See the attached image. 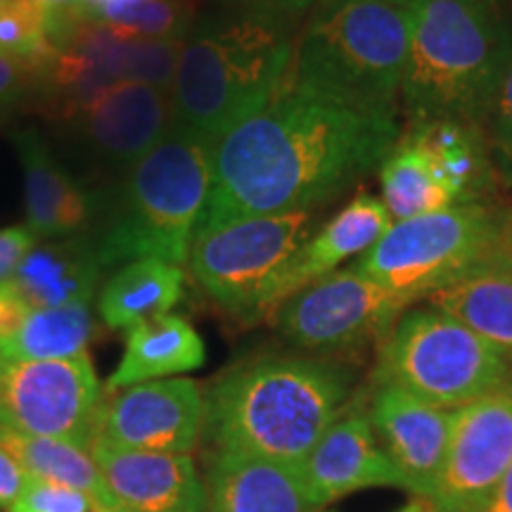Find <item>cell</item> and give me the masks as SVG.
Returning <instances> with one entry per match:
<instances>
[{
	"instance_id": "cell-33",
	"label": "cell",
	"mask_w": 512,
	"mask_h": 512,
	"mask_svg": "<svg viewBox=\"0 0 512 512\" xmlns=\"http://www.w3.org/2000/svg\"><path fill=\"white\" fill-rule=\"evenodd\" d=\"M486 121H489L491 136H494L496 143L512 155V46Z\"/></svg>"
},
{
	"instance_id": "cell-15",
	"label": "cell",
	"mask_w": 512,
	"mask_h": 512,
	"mask_svg": "<svg viewBox=\"0 0 512 512\" xmlns=\"http://www.w3.org/2000/svg\"><path fill=\"white\" fill-rule=\"evenodd\" d=\"M133 34L76 17L57 29L55 50L31 79H41L46 110L67 124L100 95L126 81V50Z\"/></svg>"
},
{
	"instance_id": "cell-45",
	"label": "cell",
	"mask_w": 512,
	"mask_h": 512,
	"mask_svg": "<svg viewBox=\"0 0 512 512\" xmlns=\"http://www.w3.org/2000/svg\"><path fill=\"white\" fill-rule=\"evenodd\" d=\"M0 3H3V0H0Z\"/></svg>"
},
{
	"instance_id": "cell-26",
	"label": "cell",
	"mask_w": 512,
	"mask_h": 512,
	"mask_svg": "<svg viewBox=\"0 0 512 512\" xmlns=\"http://www.w3.org/2000/svg\"><path fill=\"white\" fill-rule=\"evenodd\" d=\"M183 283L181 266L159 259L131 261L102 287L98 311L110 328L128 330L174 309L183 297Z\"/></svg>"
},
{
	"instance_id": "cell-35",
	"label": "cell",
	"mask_w": 512,
	"mask_h": 512,
	"mask_svg": "<svg viewBox=\"0 0 512 512\" xmlns=\"http://www.w3.org/2000/svg\"><path fill=\"white\" fill-rule=\"evenodd\" d=\"M31 83V72L22 62L0 53V121L15 110Z\"/></svg>"
},
{
	"instance_id": "cell-13",
	"label": "cell",
	"mask_w": 512,
	"mask_h": 512,
	"mask_svg": "<svg viewBox=\"0 0 512 512\" xmlns=\"http://www.w3.org/2000/svg\"><path fill=\"white\" fill-rule=\"evenodd\" d=\"M512 465V384L453 411L432 512H479Z\"/></svg>"
},
{
	"instance_id": "cell-39",
	"label": "cell",
	"mask_w": 512,
	"mask_h": 512,
	"mask_svg": "<svg viewBox=\"0 0 512 512\" xmlns=\"http://www.w3.org/2000/svg\"><path fill=\"white\" fill-rule=\"evenodd\" d=\"M479 512H512V465Z\"/></svg>"
},
{
	"instance_id": "cell-4",
	"label": "cell",
	"mask_w": 512,
	"mask_h": 512,
	"mask_svg": "<svg viewBox=\"0 0 512 512\" xmlns=\"http://www.w3.org/2000/svg\"><path fill=\"white\" fill-rule=\"evenodd\" d=\"M512 46L503 0H418L401 100L415 124L486 121Z\"/></svg>"
},
{
	"instance_id": "cell-24",
	"label": "cell",
	"mask_w": 512,
	"mask_h": 512,
	"mask_svg": "<svg viewBox=\"0 0 512 512\" xmlns=\"http://www.w3.org/2000/svg\"><path fill=\"white\" fill-rule=\"evenodd\" d=\"M207 349L188 320L174 313L143 320L128 328L126 349L110 377V392L171 375L190 373L204 366Z\"/></svg>"
},
{
	"instance_id": "cell-1",
	"label": "cell",
	"mask_w": 512,
	"mask_h": 512,
	"mask_svg": "<svg viewBox=\"0 0 512 512\" xmlns=\"http://www.w3.org/2000/svg\"><path fill=\"white\" fill-rule=\"evenodd\" d=\"M399 138L396 112L358 110L287 76L211 147V190L197 228L311 211L380 169Z\"/></svg>"
},
{
	"instance_id": "cell-18",
	"label": "cell",
	"mask_w": 512,
	"mask_h": 512,
	"mask_svg": "<svg viewBox=\"0 0 512 512\" xmlns=\"http://www.w3.org/2000/svg\"><path fill=\"white\" fill-rule=\"evenodd\" d=\"M366 413L384 453L406 479L408 494L427 501L444 465L453 411L430 406L392 382L377 380Z\"/></svg>"
},
{
	"instance_id": "cell-11",
	"label": "cell",
	"mask_w": 512,
	"mask_h": 512,
	"mask_svg": "<svg viewBox=\"0 0 512 512\" xmlns=\"http://www.w3.org/2000/svg\"><path fill=\"white\" fill-rule=\"evenodd\" d=\"M470 126L415 124L380 166L382 202L392 221H406L472 202L484 162Z\"/></svg>"
},
{
	"instance_id": "cell-21",
	"label": "cell",
	"mask_w": 512,
	"mask_h": 512,
	"mask_svg": "<svg viewBox=\"0 0 512 512\" xmlns=\"http://www.w3.org/2000/svg\"><path fill=\"white\" fill-rule=\"evenodd\" d=\"M24 171L27 226L36 240H57L79 235L91 223L93 197L67 174L34 128L12 136Z\"/></svg>"
},
{
	"instance_id": "cell-42",
	"label": "cell",
	"mask_w": 512,
	"mask_h": 512,
	"mask_svg": "<svg viewBox=\"0 0 512 512\" xmlns=\"http://www.w3.org/2000/svg\"><path fill=\"white\" fill-rule=\"evenodd\" d=\"M389 3H408V0H389Z\"/></svg>"
},
{
	"instance_id": "cell-14",
	"label": "cell",
	"mask_w": 512,
	"mask_h": 512,
	"mask_svg": "<svg viewBox=\"0 0 512 512\" xmlns=\"http://www.w3.org/2000/svg\"><path fill=\"white\" fill-rule=\"evenodd\" d=\"M202 432L204 394L200 384L188 377H166L133 384L102 399L95 439L131 451L190 456Z\"/></svg>"
},
{
	"instance_id": "cell-12",
	"label": "cell",
	"mask_w": 512,
	"mask_h": 512,
	"mask_svg": "<svg viewBox=\"0 0 512 512\" xmlns=\"http://www.w3.org/2000/svg\"><path fill=\"white\" fill-rule=\"evenodd\" d=\"M102 389L88 354L60 361L0 358V427L91 448Z\"/></svg>"
},
{
	"instance_id": "cell-27",
	"label": "cell",
	"mask_w": 512,
	"mask_h": 512,
	"mask_svg": "<svg viewBox=\"0 0 512 512\" xmlns=\"http://www.w3.org/2000/svg\"><path fill=\"white\" fill-rule=\"evenodd\" d=\"M0 444L22 463L29 477L62 486H72L91 498L95 510L121 512L112 491L107 489L91 448H81L69 441L29 437L0 427Z\"/></svg>"
},
{
	"instance_id": "cell-22",
	"label": "cell",
	"mask_w": 512,
	"mask_h": 512,
	"mask_svg": "<svg viewBox=\"0 0 512 512\" xmlns=\"http://www.w3.org/2000/svg\"><path fill=\"white\" fill-rule=\"evenodd\" d=\"M105 268L91 238L36 240L12 273L10 287L31 311L88 304Z\"/></svg>"
},
{
	"instance_id": "cell-28",
	"label": "cell",
	"mask_w": 512,
	"mask_h": 512,
	"mask_svg": "<svg viewBox=\"0 0 512 512\" xmlns=\"http://www.w3.org/2000/svg\"><path fill=\"white\" fill-rule=\"evenodd\" d=\"M93 316L88 304L31 311L19 335L0 358L12 361H60L88 354L93 337Z\"/></svg>"
},
{
	"instance_id": "cell-32",
	"label": "cell",
	"mask_w": 512,
	"mask_h": 512,
	"mask_svg": "<svg viewBox=\"0 0 512 512\" xmlns=\"http://www.w3.org/2000/svg\"><path fill=\"white\" fill-rule=\"evenodd\" d=\"M91 498L72 486H62L29 477L22 494L10 505L8 512H93Z\"/></svg>"
},
{
	"instance_id": "cell-19",
	"label": "cell",
	"mask_w": 512,
	"mask_h": 512,
	"mask_svg": "<svg viewBox=\"0 0 512 512\" xmlns=\"http://www.w3.org/2000/svg\"><path fill=\"white\" fill-rule=\"evenodd\" d=\"M91 453L121 512H204L207 486L190 456L131 451L102 439Z\"/></svg>"
},
{
	"instance_id": "cell-34",
	"label": "cell",
	"mask_w": 512,
	"mask_h": 512,
	"mask_svg": "<svg viewBox=\"0 0 512 512\" xmlns=\"http://www.w3.org/2000/svg\"><path fill=\"white\" fill-rule=\"evenodd\" d=\"M36 245V235L29 226L0 228V285L10 283L12 273L22 264L31 247Z\"/></svg>"
},
{
	"instance_id": "cell-43",
	"label": "cell",
	"mask_w": 512,
	"mask_h": 512,
	"mask_svg": "<svg viewBox=\"0 0 512 512\" xmlns=\"http://www.w3.org/2000/svg\"><path fill=\"white\" fill-rule=\"evenodd\" d=\"M510 242H512V230H510Z\"/></svg>"
},
{
	"instance_id": "cell-30",
	"label": "cell",
	"mask_w": 512,
	"mask_h": 512,
	"mask_svg": "<svg viewBox=\"0 0 512 512\" xmlns=\"http://www.w3.org/2000/svg\"><path fill=\"white\" fill-rule=\"evenodd\" d=\"M55 17L41 0L0 3V53L22 62L34 76L53 55Z\"/></svg>"
},
{
	"instance_id": "cell-36",
	"label": "cell",
	"mask_w": 512,
	"mask_h": 512,
	"mask_svg": "<svg viewBox=\"0 0 512 512\" xmlns=\"http://www.w3.org/2000/svg\"><path fill=\"white\" fill-rule=\"evenodd\" d=\"M31 309L19 294L5 283L0 285V356L10 347V342L22 332Z\"/></svg>"
},
{
	"instance_id": "cell-17",
	"label": "cell",
	"mask_w": 512,
	"mask_h": 512,
	"mask_svg": "<svg viewBox=\"0 0 512 512\" xmlns=\"http://www.w3.org/2000/svg\"><path fill=\"white\" fill-rule=\"evenodd\" d=\"M297 472L313 508L373 486L408 491L399 467L377 441L368 413L358 408H347L332 422Z\"/></svg>"
},
{
	"instance_id": "cell-41",
	"label": "cell",
	"mask_w": 512,
	"mask_h": 512,
	"mask_svg": "<svg viewBox=\"0 0 512 512\" xmlns=\"http://www.w3.org/2000/svg\"><path fill=\"white\" fill-rule=\"evenodd\" d=\"M102 3H110V0H83V8H91V5H102Z\"/></svg>"
},
{
	"instance_id": "cell-8",
	"label": "cell",
	"mask_w": 512,
	"mask_h": 512,
	"mask_svg": "<svg viewBox=\"0 0 512 512\" xmlns=\"http://www.w3.org/2000/svg\"><path fill=\"white\" fill-rule=\"evenodd\" d=\"M311 223V211H290L197 228L188 254L192 278L230 316H273L275 287L309 240Z\"/></svg>"
},
{
	"instance_id": "cell-23",
	"label": "cell",
	"mask_w": 512,
	"mask_h": 512,
	"mask_svg": "<svg viewBox=\"0 0 512 512\" xmlns=\"http://www.w3.org/2000/svg\"><path fill=\"white\" fill-rule=\"evenodd\" d=\"M204 512H311L297 467L273 460L214 453Z\"/></svg>"
},
{
	"instance_id": "cell-10",
	"label": "cell",
	"mask_w": 512,
	"mask_h": 512,
	"mask_svg": "<svg viewBox=\"0 0 512 512\" xmlns=\"http://www.w3.org/2000/svg\"><path fill=\"white\" fill-rule=\"evenodd\" d=\"M411 304L403 294L347 266L280 304L273 323L297 349L335 354L384 339Z\"/></svg>"
},
{
	"instance_id": "cell-7",
	"label": "cell",
	"mask_w": 512,
	"mask_h": 512,
	"mask_svg": "<svg viewBox=\"0 0 512 512\" xmlns=\"http://www.w3.org/2000/svg\"><path fill=\"white\" fill-rule=\"evenodd\" d=\"M377 380L446 411L512 384L508 354L434 306L401 313L382 339Z\"/></svg>"
},
{
	"instance_id": "cell-9",
	"label": "cell",
	"mask_w": 512,
	"mask_h": 512,
	"mask_svg": "<svg viewBox=\"0 0 512 512\" xmlns=\"http://www.w3.org/2000/svg\"><path fill=\"white\" fill-rule=\"evenodd\" d=\"M501 221L484 204H456L394 221L354 268L411 302L432 297L498 254Z\"/></svg>"
},
{
	"instance_id": "cell-5",
	"label": "cell",
	"mask_w": 512,
	"mask_h": 512,
	"mask_svg": "<svg viewBox=\"0 0 512 512\" xmlns=\"http://www.w3.org/2000/svg\"><path fill=\"white\" fill-rule=\"evenodd\" d=\"M418 0H323L294 46L290 76L368 112H396Z\"/></svg>"
},
{
	"instance_id": "cell-37",
	"label": "cell",
	"mask_w": 512,
	"mask_h": 512,
	"mask_svg": "<svg viewBox=\"0 0 512 512\" xmlns=\"http://www.w3.org/2000/svg\"><path fill=\"white\" fill-rule=\"evenodd\" d=\"M29 482V472L24 470L22 463L0 444V508L8 510L17 496L22 494L24 484Z\"/></svg>"
},
{
	"instance_id": "cell-31",
	"label": "cell",
	"mask_w": 512,
	"mask_h": 512,
	"mask_svg": "<svg viewBox=\"0 0 512 512\" xmlns=\"http://www.w3.org/2000/svg\"><path fill=\"white\" fill-rule=\"evenodd\" d=\"M185 38L131 36L126 50V81L169 93Z\"/></svg>"
},
{
	"instance_id": "cell-40",
	"label": "cell",
	"mask_w": 512,
	"mask_h": 512,
	"mask_svg": "<svg viewBox=\"0 0 512 512\" xmlns=\"http://www.w3.org/2000/svg\"><path fill=\"white\" fill-rule=\"evenodd\" d=\"M41 3L46 5V8L53 12V17H55L53 34L62 27V24H67V22H72V19L81 17L83 0H41Z\"/></svg>"
},
{
	"instance_id": "cell-25",
	"label": "cell",
	"mask_w": 512,
	"mask_h": 512,
	"mask_svg": "<svg viewBox=\"0 0 512 512\" xmlns=\"http://www.w3.org/2000/svg\"><path fill=\"white\" fill-rule=\"evenodd\" d=\"M427 302L512 354V256H491Z\"/></svg>"
},
{
	"instance_id": "cell-20",
	"label": "cell",
	"mask_w": 512,
	"mask_h": 512,
	"mask_svg": "<svg viewBox=\"0 0 512 512\" xmlns=\"http://www.w3.org/2000/svg\"><path fill=\"white\" fill-rule=\"evenodd\" d=\"M392 223L382 197L358 192L354 200L342 211H337L316 235H309V240L292 256L285 273L280 275L278 287H275V309L297 292H302L304 287L339 271L344 261H356L358 256L366 254Z\"/></svg>"
},
{
	"instance_id": "cell-3",
	"label": "cell",
	"mask_w": 512,
	"mask_h": 512,
	"mask_svg": "<svg viewBox=\"0 0 512 512\" xmlns=\"http://www.w3.org/2000/svg\"><path fill=\"white\" fill-rule=\"evenodd\" d=\"M290 22L238 10L197 22L183 41L171 83V131L214 147L266 105L292 72Z\"/></svg>"
},
{
	"instance_id": "cell-2",
	"label": "cell",
	"mask_w": 512,
	"mask_h": 512,
	"mask_svg": "<svg viewBox=\"0 0 512 512\" xmlns=\"http://www.w3.org/2000/svg\"><path fill=\"white\" fill-rule=\"evenodd\" d=\"M351 375L304 356H256L228 368L204 396V434L219 453L299 467L347 411Z\"/></svg>"
},
{
	"instance_id": "cell-44",
	"label": "cell",
	"mask_w": 512,
	"mask_h": 512,
	"mask_svg": "<svg viewBox=\"0 0 512 512\" xmlns=\"http://www.w3.org/2000/svg\"><path fill=\"white\" fill-rule=\"evenodd\" d=\"M93 512H100V510H93Z\"/></svg>"
},
{
	"instance_id": "cell-6",
	"label": "cell",
	"mask_w": 512,
	"mask_h": 512,
	"mask_svg": "<svg viewBox=\"0 0 512 512\" xmlns=\"http://www.w3.org/2000/svg\"><path fill=\"white\" fill-rule=\"evenodd\" d=\"M209 190L211 145L171 131L126 171L91 238L102 268L140 259L185 264Z\"/></svg>"
},
{
	"instance_id": "cell-29",
	"label": "cell",
	"mask_w": 512,
	"mask_h": 512,
	"mask_svg": "<svg viewBox=\"0 0 512 512\" xmlns=\"http://www.w3.org/2000/svg\"><path fill=\"white\" fill-rule=\"evenodd\" d=\"M81 17L145 38H188L197 24L195 0H110L83 8Z\"/></svg>"
},
{
	"instance_id": "cell-38",
	"label": "cell",
	"mask_w": 512,
	"mask_h": 512,
	"mask_svg": "<svg viewBox=\"0 0 512 512\" xmlns=\"http://www.w3.org/2000/svg\"><path fill=\"white\" fill-rule=\"evenodd\" d=\"M228 3L238 5L240 10L280 17L290 22L292 17H299L304 15V12L316 10L323 0H228Z\"/></svg>"
},
{
	"instance_id": "cell-16",
	"label": "cell",
	"mask_w": 512,
	"mask_h": 512,
	"mask_svg": "<svg viewBox=\"0 0 512 512\" xmlns=\"http://www.w3.org/2000/svg\"><path fill=\"white\" fill-rule=\"evenodd\" d=\"M95 164L126 171L171 133L169 93L124 81L67 121Z\"/></svg>"
}]
</instances>
